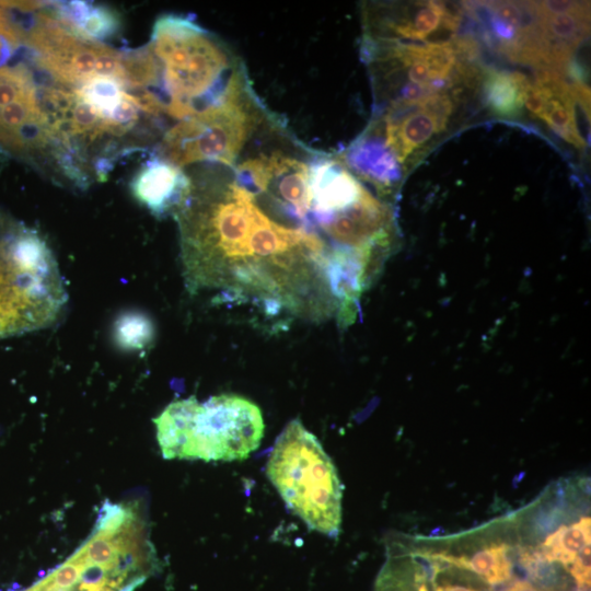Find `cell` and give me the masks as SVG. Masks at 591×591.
Here are the masks:
<instances>
[{
	"instance_id": "cell-2",
	"label": "cell",
	"mask_w": 591,
	"mask_h": 591,
	"mask_svg": "<svg viewBox=\"0 0 591 591\" xmlns=\"http://www.w3.org/2000/svg\"><path fill=\"white\" fill-rule=\"evenodd\" d=\"M148 46L159 65L164 114L177 121L253 90L242 59L190 15L159 16Z\"/></svg>"
},
{
	"instance_id": "cell-3",
	"label": "cell",
	"mask_w": 591,
	"mask_h": 591,
	"mask_svg": "<svg viewBox=\"0 0 591 591\" xmlns=\"http://www.w3.org/2000/svg\"><path fill=\"white\" fill-rule=\"evenodd\" d=\"M67 300L47 241L36 229L0 210V339L51 326Z\"/></svg>"
},
{
	"instance_id": "cell-11",
	"label": "cell",
	"mask_w": 591,
	"mask_h": 591,
	"mask_svg": "<svg viewBox=\"0 0 591 591\" xmlns=\"http://www.w3.org/2000/svg\"><path fill=\"white\" fill-rule=\"evenodd\" d=\"M50 13L79 36L103 43L120 30L119 14L103 4L88 1L53 2Z\"/></svg>"
},
{
	"instance_id": "cell-5",
	"label": "cell",
	"mask_w": 591,
	"mask_h": 591,
	"mask_svg": "<svg viewBox=\"0 0 591 591\" xmlns=\"http://www.w3.org/2000/svg\"><path fill=\"white\" fill-rule=\"evenodd\" d=\"M265 471L293 514L310 530L337 538L343 484L321 442L299 419L289 421L277 437Z\"/></svg>"
},
{
	"instance_id": "cell-8",
	"label": "cell",
	"mask_w": 591,
	"mask_h": 591,
	"mask_svg": "<svg viewBox=\"0 0 591 591\" xmlns=\"http://www.w3.org/2000/svg\"><path fill=\"white\" fill-rule=\"evenodd\" d=\"M39 9L27 27H20L22 45L56 83L79 88L97 77H113L123 83L121 51L79 36L50 11Z\"/></svg>"
},
{
	"instance_id": "cell-13",
	"label": "cell",
	"mask_w": 591,
	"mask_h": 591,
	"mask_svg": "<svg viewBox=\"0 0 591 591\" xmlns=\"http://www.w3.org/2000/svg\"><path fill=\"white\" fill-rule=\"evenodd\" d=\"M508 551L509 547L506 544H499L487 546L471 557L447 554L431 555L442 563L470 570L487 583L495 586L507 581L511 577L512 564L508 557Z\"/></svg>"
},
{
	"instance_id": "cell-17",
	"label": "cell",
	"mask_w": 591,
	"mask_h": 591,
	"mask_svg": "<svg viewBox=\"0 0 591 591\" xmlns=\"http://www.w3.org/2000/svg\"><path fill=\"white\" fill-rule=\"evenodd\" d=\"M76 89L106 123L127 94L124 84L113 77H97Z\"/></svg>"
},
{
	"instance_id": "cell-4",
	"label": "cell",
	"mask_w": 591,
	"mask_h": 591,
	"mask_svg": "<svg viewBox=\"0 0 591 591\" xmlns=\"http://www.w3.org/2000/svg\"><path fill=\"white\" fill-rule=\"evenodd\" d=\"M153 422L166 460L241 461L259 447L265 429L260 408L236 394L174 401Z\"/></svg>"
},
{
	"instance_id": "cell-12",
	"label": "cell",
	"mask_w": 591,
	"mask_h": 591,
	"mask_svg": "<svg viewBox=\"0 0 591 591\" xmlns=\"http://www.w3.org/2000/svg\"><path fill=\"white\" fill-rule=\"evenodd\" d=\"M526 80L519 72L487 71L483 81L486 106L499 117L515 118L523 107V86Z\"/></svg>"
},
{
	"instance_id": "cell-15",
	"label": "cell",
	"mask_w": 591,
	"mask_h": 591,
	"mask_svg": "<svg viewBox=\"0 0 591 591\" xmlns=\"http://www.w3.org/2000/svg\"><path fill=\"white\" fill-rule=\"evenodd\" d=\"M425 572L418 570L415 560L407 561L389 547V558L380 571L374 591H429Z\"/></svg>"
},
{
	"instance_id": "cell-19",
	"label": "cell",
	"mask_w": 591,
	"mask_h": 591,
	"mask_svg": "<svg viewBox=\"0 0 591 591\" xmlns=\"http://www.w3.org/2000/svg\"><path fill=\"white\" fill-rule=\"evenodd\" d=\"M568 570L579 588L587 589L590 587V543L580 549Z\"/></svg>"
},
{
	"instance_id": "cell-6",
	"label": "cell",
	"mask_w": 591,
	"mask_h": 591,
	"mask_svg": "<svg viewBox=\"0 0 591 591\" xmlns=\"http://www.w3.org/2000/svg\"><path fill=\"white\" fill-rule=\"evenodd\" d=\"M274 115L253 90L174 124L164 131L158 155L181 169L196 163L230 166Z\"/></svg>"
},
{
	"instance_id": "cell-20",
	"label": "cell",
	"mask_w": 591,
	"mask_h": 591,
	"mask_svg": "<svg viewBox=\"0 0 591 591\" xmlns=\"http://www.w3.org/2000/svg\"><path fill=\"white\" fill-rule=\"evenodd\" d=\"M505 591H549L543 588L536 587L529 581L519 580L508 587Z\"/></svg>"
},
{
	"instance_id": "cell-14",
	"label": "cell",
	"mask_w": 591,
	"mask_h": 591,
	"mask_svg": "<svg viewBox=\"0 0 591 591\" xmlns=\"http://www.w3.org/2000/svg\"><path fill=\"white\" fill-rule=\"evenodd\" d=\"M591 537L590 517L581 518L570 525H561L540 545L536 557L551 563L558 561L565 568L572 564L580 549Z\"/></svg>"
},
{
	"instance_id": "cell-10",
	"label": "cell",
	"mask_w": 591,
	"mask_h": 591,
	"mask_svg": "<svg viewBox=\"0 0 591 591\" xmlns=\"http://www.w3.org/2000/svg\"><path fill=\"white\" fill-rule=\"evenodd\" d=\"M190 177L181 167L154 154L130 182L136 200L153 216H175L190 192Z\"/></svg>"
},
{
	"instance_id": "cell-1",
	"label": "cell",
	"mask_w": 591,
	"mask_h": 591,
	"mask_svg": "<svg viewBox=\"0 0 591 591\" xmlns=\"http://www.w3.org/2000/svg\"><path fill=\"white\" fill-rule=\"evenodd\" d=\"M189 177L174 216L189 292L216 290L313 318L336 311L324 274L329 245L318 233L269 216L228 166L204 164Z\"/></svg>"
},
{
	"instance_id": "cell-18",
	"label": "cell",
	"mask_w": 591,
	"mask_h": 591,
	"mask_svg": "<svg viewBox=\"0 0 591 591\" xmlns=\"http://www.w3.org/2000/svg\"><path fill=\"white\" fill-rule=\"evenodd\" d=\"M420 107L436 121L440 132H442L453 113L454 101L447 93H436L420 100Z\"/></svg>"
},
{
	"instance_id": "cell-7",
	"label": "cell",
	"mask_w": 591,
	"mask_h": 591,
	"mask_svg": "<svg viewBox=\"0 0 591 591\" xmlns=\"http://www.w3.org/2000/svg\"><path fill=\"white\" fill-rule=\"evenodd\" d=\"M44 107L40 85L25 65L0 68V150L40 166L59 169L67 150Z\"/></svg>"
},
{
	"instance_id": "cell-9",
	"label": "cell",
	"mask_w": 591,
	"mask_h": 591,
	"mask_svg": "<svg viewBox=\"0 0 591 591\" xmlns=\"http://www.w3.org/2000/svg\"><path fill=\"white\" fill-rule=\"evenodd\" d=\"M337 157L357 178L373 185L382 197L393 195L402 183L403 167L384 142L375 121Z\"/></svg>"
},
{
	"instance_id": "cell-16",
	"label": "cell",
	"mask_w": 591,
	"mask_h": 591,
	"mask_svg": "<svg viewBox=\"0 0 591 591\" xmlns=\"http://www.w3.org/2000/svg\"><path fill=\"white\" fill-rule=\"evenodd\" d=\"M154 324L143 312L126 311L120 313L113 324V339L125 351H142L154 338Z\"/></svg>"
},
{
	"instance_id": "cell-21",
	"label": "cell",
	"mask_w": 591,
	"mask_h": 591,
	"mask_svg": "<svg viewBox=\"0 0 591 591\" xmlns=\"http://www.w3.org/2000/svg\"><path fill=\"white\" fill-rule=\"evenodd\" d=\"M434 591H477L473 588H468L460 584H443L434 586Z\"/></svg>"
}]
</instances>
